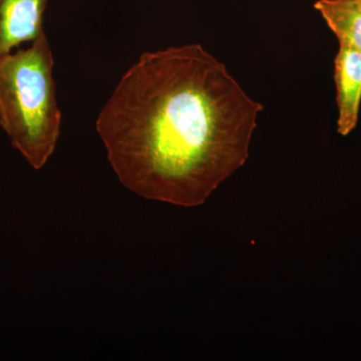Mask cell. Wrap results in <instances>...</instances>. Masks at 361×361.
<instances>
[{"instance_id": "cell-5", "label": "cell", "mask_w": 361, "mask_h": 361, "mask_svg": "<svg viewBox=\"0 0 361 361\" xmlns=\"http://www.w3.org/2000/svg\"><path fill=\"white\" fill-rule=\"evenodd\" d=\"M314 8L336 35L339 45L361 52V0H318Z\"/></svg>"}, {"instance_id": "cell-3", "label": "cell", "mask_w": 361, "mask_h": 361, "mask_svg": "<svg viewBox=\"0 0 361 361\" xmlns=\"http://www.w3.org/2000/svg\"><path fill=\"white\" fill-rule=\"evenodd\" d=\"M334 82L338 109L337 132L348 135L355 129L361 104V52L339 45L334 59Z\"/></svg>"}, {"instance_id": "cell-4", "label": "cell", "mask_w": 361, "mask_h": 361, "mask_svg": "<svg viewBox=\"0 0 361 361\" xmlns=\"http://www.w3.org/2000/svg\"><path fill=\"white\" fill-rule=\"evenodd\" d=\"M49 0H0V56L44 35Z\"/></svg>"}, {"instance_id": "cell-2", "label": "cell", "mask_w": 361, "mask_h": 361, "mask_svg": "<svg viewBox=\"0 0 361 361\" xmlns=\"http://www.w3.org/2000/svg\"><path fill=\"white\" fill-rule=\"evenodd\" d=\"M52 68L45 33L27 49L0 56V128L35 170L49 160L61 134Z\"/></svg>"}, {"instance_id": "cell-1", "label": "cell", "mask_w": 361, "mask_h": 361, "mask_svg": "<svg viewBox=\"0 0 361 361\" xmlns=\"http://www.w3.org/2000/svg\"><path fill=\"white\" fill-rule=\"evenodd\" d=\"M263 104L201 44L145 52L97 118L123 186L196 207L246 163Z\"/></svg>"}]
</instances>
